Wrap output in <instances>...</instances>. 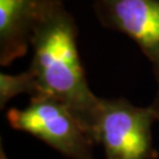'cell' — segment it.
Wrapping results in <instances>:
<instances>
[{"label":"cell","mask_w":159,"mask_h":159,"mask_svg":"<svg viewBox=\"0 0 159 159\" xmlns=\"http://www.w3.org/2000/svg\"><path fill=\"white\" fill-rule=\"evenodd\" d=\"M77 34L75 21L65 7L52 13L33 31V58L29 71L35 83L34 97H48L65 105L94 142L100 98L93 94L87 84Z\"/></svg>","instance_id":"obj_1"},{"label":"cell","mask_w":159,"mask_h":159,"mask_svg":"<svg viewBox=\"0 0 159 159\" xmlns=\"http://www.w3.org/2000/svg\"><path fill=\"white\" fill-rule=\"evenodd\" d=\"M10 125L39 138L72 159H93V139L77 117L61 102L44 96L31 97L24 108L7 112Z\"/></svg>","instance_id":"obj_2"},{"label":"cell","mask_w":159,"mask_h":159,"mask_svg":"<svg viewBox=\"0 0 159 159\" xmlns=\"http://www.w3.org/2000/svg\"><path fill=\"white\" fill-rule=\"evenodd\" d=\"M151 106L139 107L125 99H102L94 126V142L102 145L106 159H154Z\"/></svg>","instance_id":"obj_3"},{"label":"cell","mask_w":159,"mask_h":159,"mask_svg":"<svg viewBox=\"0 0 159 159\" xmlns=\"http://www.w3.org/2000/svg\"><path fill=\"white\" fill-rule=\"evenodd\" d=\"M93 8L104 27L130 37L159 67V0H93Z\"/></svg>","instance_id":"obj_4"},{"label":"cell","mask_w":159,"mask_h":159,"mask_svg":"<svg viewBox=\"0 0 159 159\" xmlns=\"http://www.w3.org/2000/svg\"><path fill=\"white\" fill-rule=\"evenodd\" d=\"M64 7V0H0V64L25 56L35 27Z\"/></svg>","instance_id":"obj_5"},{"label":"cell","mask_w":159,"mask_h":159,"mask_svg":"<svg viewBox=\"0 0 159 159\" xmlns=\"http://www.w3.org/2000/svg\"><path fill=\"white\" fill-rule=\"evenodd\" d=\"M35 83L32 73L29 70L19 74H0V106H5L12 98L21 93H27L31 97L35 96Z\"/></svg>","instance_id":"obj_6"},{"label":"cell","mask_w":159,"mask_h":159,"mask_svg":"<svg viewBox=\"0 0 159 159\" xmlns=\"http://www.w3.org/2000/svg\"><path fill=\"white\" fill-rule=\"evenodd\" d=\"M152 110H153L154 112V117H156V120L159 121V97H156V99H154V102L150 105Z\"/></svg>","instance_id":"obj_7"},{"label":"cell","mask_w":159,"mask_h":159,"mask_svg":"<svg viewBox=\"0 0 159 159\" xmlns=\"http://www.w3.org/2000/svg\"><path fill=\"white\" fill-rule=\"evenodd\" d=\"M153 72H154L156 80H157V84H158V94H157V97H159V67L158 68H153Z\"/></svg>","instance_id":"obj_8"}]
</instances>
